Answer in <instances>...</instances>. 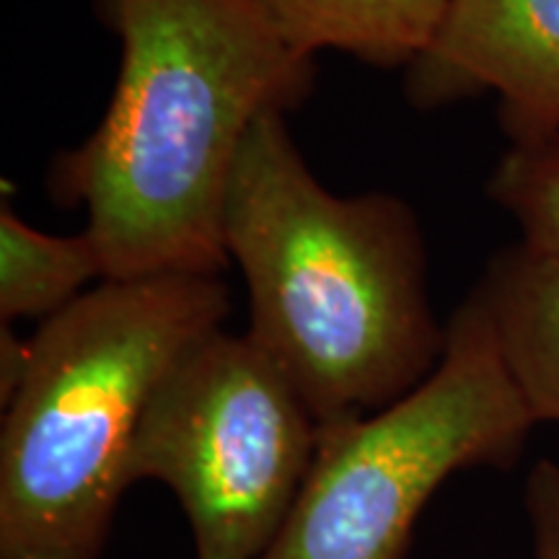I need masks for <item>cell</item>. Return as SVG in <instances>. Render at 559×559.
Instances as JSON below:
<instances>
[{"label": "cell", "instance_id": "cell-11", "mask_svg": "<svg viewBox=\"0 0 559 559\" xmlns=\"http://www.w3.org/2000/svg\"><path fill=\"white\" fill-rule=\"evenodd\" d=\"M526 515L534 559H559V464L536 461L526 479Z\"/></svg>", "mask_w": 559, "mask_h": 559}, {"label": "cell", "instance_id": "cell-7", "mask_svg": "<svg viewBox=\"0 0 559 559\" xmlns=\"http://www.w3.org/2000/svg\"><path fill=\"white\" fill-rule=\"evenodd\" d=\"M536 425H559V257L515 243L472 290Z\"/></svg>", "mask_w": 559, "mask_h": 559}, {"label": "cell", "instance_id": "cell-4", "mask_svg": "<svg viewBox=\"0 0 559 559\" xmlns=\"http://www.w3.org/2000/svg\"><path fill=\"white\" fill-rule=\"evenodd\" d=\"M536 419L479 298L445 324L443 358L400 402L321 428L311 472L262 559H404L432 495L456 472L519 461Z\"/></svg>", "mask_w": 559, "mask_h": 559}, {"label": "cell", "instance_id": "cell-1", "mask_svg": "<svg viewBox=\"0 0 559 559\" xmlns=\"http://www.w3.org/2000/svg\"><path fill=\"white\" fill-rule=\"evenodd\" d=\"M120 79L99 128L55 166L86 210L107 280L218 275L243 143L264 115L298 107L313 60L251 0H107Z\"/></svg>", "mask_w": 559, "mask_h": 559}, {"label": "cell", "instance_id": "cell-10", "mask_svg": "<svg viewBox=\"0 0 559 559\" xmlns=\"http://www.w3.org/2000/svg\"><path fill=\"white\" fill-rule=\"evenodd\" d=\"M521 230V243L559 257V135L510 143L487 185Z\"/></svg>", "mask_w": 559, "mask_h": 559}, {"label": "cell", "instance_id": "cell-2", "mask_svg": "<svg viewBox=\"0 0 559 559\" xmlns=\"http://www.w3.org/2000/svg\"><path fill=\"white\" fill-rule=\"evenodd\" d=\"M223 239L247 283V334L321 428L400 402L443 358L415 210L321 185L280 111L243 143Z\"/></svg>", "mask_w": 559, "mask_h": 559}, {"label": "cell", "instance_id": "cell-9", "mask_svg": "<svg viewBox=\"0 0 559 559\" xmlns=\"http://www.w3.org/2000/svg\"><path fill=\"white\" fill-rule=\"evenodd\" d=\"M104 264L86 230L58 236L29 226L3 202L0 210V319H50L99 285Z\"/></svg>", "mask_w": 559, "mask_h": 559}, {"label": "cell", "instance_id": "cell-5", "mask_svg": "<svg viewBox=\"0 0 559 559\" xmlns=\"http://www.w3.org/2000/svg\"><path fill=\"white\" fill-rule=\"evenodd\" d=\"M321 425L264 349L218 330L171 370L135 436L128 485H166L194 559H262L296 506Z\"/></svg>", "mask_w": 559, "mask_h": 559}, {"label": "cell", "instance_id": "cell-6", "mask_svg": "<svg viewBox=\"0 0 559 559\" xmlns=\"http://www.w3.org/2000/svg\"><path fill=\"white\" fill-rule=\"evenodd\" d=\"M485 91L510 143L559 135V0H451L407 94L432 109Z\"/></svg>", "mask_w": 559, "mask_h": 559}, {"label": "cell", "instance_id": "cell-3", "mask_svg": "<svg viewBox=\"0 0 559 559\" xmlns=\"http://www.w3.org/2000/svg\"><path fill=\"white\" fill-rule=\"evenodd\" d=\"M230 311L218 275L102 280L45 319L0 428V559H99L153 396Z\"/></svg>", "mask_w": 559, "mask_h": 559}, {"label": "cell", "instance_id": "cell-8", "mask_svg": "<svg viewBox=\"0 0 559 559\" xmlns=\"http://www.w3.org/2000/svg\"><path fill=\"white\" fill-rule=\"evenodd\" d=\"M290 50L353 55L379 68L415 66L451 0H251Z\"/></svg>", "mask_w": 559, "mask_h": 559}]
</instances>
